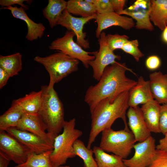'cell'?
Instances as JSON below:
<instances>
[{"label":"cell","mask_w":167,"mask_h":167,"mask_svg":"<svg viewBox=\"0 0 167 167\" xmlns=\"http://www.w3.org/2000/svg\"><path fill=\"white\" fill-rule=\"evenodd\" d=\"M127 71L135 74L125 63L116 61L105 68L98 82L90 86L86 91L84 101L90 113L102 100L108 98L113 101L119 94L129 91L135 85L137 81L126 77Z\"/></svg>","instance_id":"6da1fadb"},{"label":"cell","mask_w":167,"mask_h":167,"mask_svg":"<svg viewBox=\"0 0 167 167\" xmlns=\"http://www.w3.org/2000/svg\"><path fill=\"white\" fill-rule=\"evenodd\" d=\"M129 91L123 92L112 101L108 98L101 100L91 114V127L87 147L91 149L92 144L99 134L105 129L111 128L114 121L121 118L124 129L129 130L126 118V110L129 108Z\"/></svg>","instance_id":"7a4b0ae2"},{"label":"cell","mask_w":167,"mask_h":167,"mask_svg":"<svg viewBox=\"0 0 167 167\" xmlns=\"http://www.w3.org/2000/svg\"><path fill=\"white\" fill-rule=\"evenodd\" d=\"M42 100L38 114L47 127V133L55 138L63 129L65 121L62 103L54 87H41Z\"/></svg>","instance_id":"3957f363"},{"label":"cell","mask_w":167,"mask_h":167,"mask_svg":"<svg viewBox=\"0 0 167 167\" xmlns=\"http://www.w3.org/2000/svg\"><path fill=\"white\" fill-rule=\"evenodd\" d=\"M75 118L65 121L62 133L54 139L53 149L50 156L54 167L63 165L68 159L76 156L74 152L73 145L83 132L75 128Z\"/></svg>","instance_id":"277c9868"},{"label":"cell","mask_w":167,"mask_h":167,"mask_svg":"<svg viewBox=\"0 0 167 167\" xmlns=\"http://www.w3.org/2000/svg\"><path fill=\"white\" fill-rule=\"evenodd\" d=\"M35 62L42 65L49 74V87L78 70L79 61L59 51L45 57L36 56Z\"/></svg>","instance_id":"5b68a950"},{"label":"cell","mask_w":167,"mask_h":167,"mask_svg":"<svg viewBox=\"0 0 167 167\" xmlns=\"http://www.w3.org/2000/svg\"><path fill=\"white\" fill-rule=\"evenodd\" d=\"M101 132L99 147L105 152L126 159L136 142L132 132L125 129L114 131L110 128Z\"/></svg>","instance_id":"8992f818"},{"label":"cell","mask_w":167,"mask_h":167,"mask_svg":"<svg viewBox=\"0 0 167 167\" xmlns=\"http://www.w3.org/2000/svg\"><path fill=\"white\" fill-rule=\"evenodd\" d=\"M75 36L72 31H67L62 37L58 38L53 41L49 46L51 50L61 51L69 56L81 62L84 66L89 68V62L95 58L94 54L96 51L89 52L85 51L73 40Z\"/></svg>","instance_id":"52a82bcc"},{"label":"cell","mask_w":167,"mask_h":167,"mask_svg":"<svg viewBox=\"0 0 167 167\" xmlns=\"http://www.w3.org/2000/svg\"><path fill=\"white\" fill-rule=\"evenodd\" d=\"M99 49L94 54L95 58L89 63L93 70V77L96 80L100 79L105 68L115 63L116 59L120 60V56L115 54L108 47L106 33L102 32L98 40Z\"/></svg>","instance_id":"ba28073f"},{"label":"cell","mask_w":167,"mask_h":167,"mask_svg":"<svg viewBox=\"0 0 167 167\" xmlns=\"http://www.w3.org/2000/svg\"><path fill=\"white\" fill-rule=\"evenodd\" d=\"M133 148V156L129 159H123L124 165L128 167H148L156 154L155 139L151 136L144 141L135 144Z\"/></svg>","instance_id":"9c48e42d"},{"label":"cell","mask_w":167,"mask_h":167,"mask_svg":"<svg viewBox=\"0 0 167 167\" xmlns=\"http://www.w3.org/2000/svg\"><path fill=\"white\" fill-rule=\"evenodd\" d=\"M0 151L15 163H24L32 152L14 137L6 131H0Z\"/></svg>","instance_id":"30bf717a"},{"label":"cell","mask_w":167,"mask_h":167,"mask_svg":"<svg viewBox=\"0 0 167 167\" xmlns=\"http://www.w3.org/2000/svg\"><path fill=\"white\" fill-rule=\"evenodd\" d=\"M151 10L150 0H137L119 15L129 16L135 19L136 29L152 31L154 30V27L150 19Z\"/></svg>","instance_id":"8fae6325"},{"label":"cell","mask_w":167,"mask_h":167,"mask_svg":"<svg viewBox=\"0 0 167 167\" xmlns=\"http://www.w3.org/2000/svg\"><path fill=\"white\" fill-rule=\"evenodd\" d=\"M96 14L87 18L76 17L72 16L65 9L58 21V24L66 28L68 31L73 32L76 36V42L84 49L90 48L89 42L86 39V33L83 32L84 25L95 19Z\"/></svg>","instance_id":"7c38bea8"},{"label":"cell","mask_w":167,"mask_h":167,"mask_svg":"<svg viewBox=\"0 0 167 167\" xmlns=\"http://www.w3.org/2000/svg\"><path fill=\"white\" fill-rule=\"evenodd\" d=\"M6 131L17 139L32 152L40 154L53 150V144L28 131L16 127L9 128Z\"/></svg>","instance_id":"4fadbf2b"},{"label":"cell","mask_w":167,"mask_h":167,"mask_svg":"<svg viewBox=\"0 0 167 167\" xmlns=\"http://www.w3.org/2000/svg\"><path fill=\"white\" fill-rule=\"evenodd\" d=\"M126 115L128 118V125L136 142L143 141L151 136L140 108L138 106L130 107Z\"/></svg>","instance_id":"5bb4252c"},{"label":"cell","mask_w":167,"mask_h":167,"mask_svg":"<svg viewBox=\"0 0 167 167\" xmlns=\"http://www.w3.org/2000/svg\"><path fill=\"white\" fill-rule=\"evenodd\" d=\"M95 19L97 25L96 35L98 38L103 30L113 26H119L126 30L135 26L134 22L131 17L122 16L115 12L104 14H97Z\"/></svg>","instance_id":"9a60e30c"},{"label":"cell","mask_w":167,"mask_h":167,"mask_svg":"<svg viewBox=\"0 0 167 167\" xmlns=\"http://www.w3.org/2000/svg\"><path fill=\"white\" fill-rule=\"evenodd\" d=\"M16 128L34 134L54 145V139L47 133L46 126L38 114L24 113Z\"/></svg>","instance_id":"2e32d148"},{"label":"cell","mask_w":167,"mask_h":167,"mask_svg":"<svg viewBox=\"0 0 167 167\" xmlns=\"http://www.w3.org/2000/svg\"><path fill=\"white\" fill-rule=\"evenodd\" d=\"M1 9L9 10L14 18L22 20L26 23L28 32L26 38L28 40L32 41L41 39L43 36L45 30L44 24L41 23H36L32 20L27 15L25 9L22 7L9 6Z\"/></svg>","instance_id":"e0dca14e"},{"label":"cell","mask_w":167,"mask_h":167,"mask_svg":"<svg viewBox=\"0 0 167 167\" xmlns=\"http://www.w3.org/2000/svg\"><path fill=\"white\" fill-rule=\"evenodd\" d=\"M154 100L152 92L149 81L140 76L137 83L129 91L128 104L130 107H135Z\"/></svg>","instance_id":"ac0fdd59"},{"label":"cell","mask_w":167,"mask_h":167,"mask_svg":"<svg viewBox=\"0 0 167 167\" xmlns=\"http://www.w3.org/2000/svg\"><path fill=\"white\" fill-rule=\"evenodd\" d=\"M161 105L154 100L142 105L140 108L145 121L151 132L161 133L160 127Z\"/></svg>","instance_id":"d6986e66"},{"label":"cell","mask_w":167,"mask_h":167,"mask_svg":"<svg viewBox=\"0 0 167 167\" xmlns=\"http://www.w3.org/2000/svg\"><path fill=\"white\" fill-rule=\"evenodd\" d=\"M149 81L154 100L160 104H167V75L155 72L150 74Z\"/></svg>","instance_id":"ffe728a7"},{"label":"cell","mask_w":167,"mask_h":167,"mask_svg":"<svg viewBox=\"0 0 167 167\" xmlns=\"http://www.w3.org/2000/svg\"><path fill=\"white\" fill-rule=\"evenodd\" d=\"M42 100V91H32L13 101L18 105L24 113L38 114Z\"/></svg>","instance_id":"44dd1931"},{"label":"cell","mask_w":167,"mask_h":167,"mask_svg":"<svg viewBox=\"0 0 167 167\" xmlns=\"http://www.w3.org/2000/svg\"><path fill=\"white\" fill-rule=\"evenodd\" d=\"M150 19L163 31L167 26V0H151Z\"/></svg>","instance_id":"7402d4cb"},{"label":"cell","mask_w":167,"mask_h":167,"mask_svg":"<svg viewBox=\"0 0 167 167\" xmlns=\"http://www.w3.org/2000/svg\"><path fill=\"white\" fill-rule=\"evenodd\" d=\"M67 3L65 0H48L47 5L43 10V14L51 28L58 25L63 12L66 9Z\"/></svg>","instance_id":"603a6c76"},{"label":"cell","mask_w":167,"mask_h":167,"mask_svg":"<svg viewBox=\"0 0 167 167\" xmlns=\"http://www.w3.org/2000/svg\"><path fill=\"white\" fill-rule=\"evenodd\" d=\"M24 113L20 107L13 101L11 107L0 116V131L16 127Z\"/></svg>","instance_id":"cb8c5ba5"},{"label":"cell","mask_w":167,"mask_h":167,"mask_svg":"<svg viewBox=\"0 0 167 167\" xmlns=\"http://www.w3.org/2000/svg\"><path fill=\"white\" fill-rule=\"evenodd\" d=\"M92 150L97 167H123L125 165L123 159L120 156L108 154L99 146H94Z\"/></svg>","instance_id":"d4e9b609"},{"label":"cell","mask_w":167,"mask_h":167,"mask_svg":"<svg viewBox=\"0 0 167 167\" xmlns=\"http://www.w3.org/2000/svg\"><path fill=\"white\" fill-rule=\"evenodd\" d=\"M22 55L19 53L0 56V67L5 70L10 77L18 75L22 68Z\"/></svg>","instance_id":"484cf974"},{"label":"cell","mask_w":167,"mask_h":167,"mask_svg":"<svg viewBox=\"0 0 167 167\" xmlns=\"http://www.w3.org/2000/svg\"><path fill=\"white\" fill-rule=\"evenodd\" d=\"M66 10L70 14L87 18L96 14L94 5L83 0H69L67 1Z\"/></svg>","instance_id":"4316f807"},{"label":"cell","mask_w":167,"mask_h":167,"mask_svg":"<svg viewBox=\"0 0 167 167\" xmlns=\"http://www.w3.org/2000/svg\"><path fill=\"white\" fill-rule=\"evenodd\" d=\"M52 151L40 154L31 152L24 163L15 167H54L50 158Z\"/></svg>","instance_id":"83f0119b"},{"label":"cell","mask_w":167,"mask_h":167,"mask_svg":"<svg viewBox=\"0 0 167 167\" xmlns=\"http://www.w3.org/2000/svg\"><path fill=\"white\" fill-rule=\"evenodd\" d=\"M74 153L83 160L84 167H97L95 158L93 157V150L86 147L82 140L77 139L73 145Z\"/></svg>","instance_id":"f1b7e54d"},{"label":"cell","mask_w":167,"mask_h":167,"mask_svg":"<svg viewBox=\"0 0 167 167\" xmlns=\"http://www.w3.org/2000/svg\"><path fill=\"white\" fill-rule=\"evenodd\" d=\"M129 37L125 35L118 34H108L106 35V41L109 48L113 51L116 49H122Z\"/></svg>","instance_id":"f546056e"},{"label":"cell","mask_w":167,"mask_h":167,"mask_svg":"<svg viewBox=\"0 0 167 167\" xmlns=\"http://www.w3.org/2000/svg\"><path fill=\"white\" fill-rule=\"evenodd\" d=\"M139 45L137 40H128L124 44L122 49L131 55L135 61L138 62L140 58L144 56V54L139 49Z\"/></svg>","instance_id":"4dcf8cb0"},{"label":"cell","mask_w":167,"mask_h":167,"mask_svg":"<svg viewBox=\"0 0 167 167\" xmlns=\"http://www.w3.org/2000/svg\"><path fill=\"white\" fill-rule=\"evenodd\" d=\"M94 5L97 14L114 12L111 0H94Z\"/></svg>","instance_id":"1f68e13d"},{"label":"cell","mask_w":167,"mask_h":167,"mask_svg":"<svg viewBox=\"0 0 167 167\" xmlns=\"http://www.w3.org/2000/svg\"><path fill=\"white\" fill-rule=\"evenodd\" d=\"M148 167H167V152L156 150L154 159Z\"/></svg>","instance_id":"d6a6232c"},{"label":"cell","mask_w":167,"mask_h":167,"mask_svg":"<svg viewBox=\"0 0 167 167\" xmlns=\"http://www.w3.org/2000/svg\"><path fill=\"white\" fill-rule=\"evenodd\" d=\"M160 127L161 133L164 135L167 132V104L161 105Z\"/></svg>","instance_id":"836d02e7"},{"label":"cell","mask_w":167,"mask_h":167,"mask_svg":"<svg viewBox=\"0 0 167 167\" xmlns=\"http://www.w3.org/2000/svg\"><path fill=\"white\" fill-rule=\"evenodd\" d=\"M145 66L148 69L153 71L158 69L161 66V61L157 55H152L149 56L145 61Z\"/></svg>","instance_id":"e575fe53"},{"label":"cell","mask_w":167,"mask_h":167,"mask_svg":"<svg viewBox=\"0 0 167 167\" xmlns=\"http://www.w3.org/2000/svg\"><path fill=\"white\" fill-rule=\"evenodd\" d=\"M28 1L26 0H0V5L2 7H7L12 6V5L15 4H18L26 10L28 9V6L24 4V2Z\"/></svg>","instance_id":"d590c367"},{"label":"cell","mask_w":167,"mask_h":167,"mask_svg":"<svg viewBox=\"0 0 167 167\" xmlns=\"http://www.w3.org/2000/svg\"><path fill=\"white\" fill-rule=\"evenodd\" d=\"M126 1L125 0H111L114 12L119 15L124 10Z\"/></svg>","instance_id":"8d00e7d4"},{"label":"cell","mask_w":167,"mask_h":167,"mask_svg":"<svg viewBox=\"0 0 167 167\" xmlns=\"http://www.w3.org/2000/svg\"><path fill=\"white\" fill-rule=\"evenodd\" d=\"M10 77L9 75L0 67V89H2L6 84Z\"/></svg>","instance_id":"74e56055"},{"label":"cell","mask_w":167,"mask_h":167,"mask_svg":"<svg viewBox=\"0 0 167 167\" xmlns=\"http://www.w3.org/2000/svg\"><path fill=\"white\" fill-rule=\"evenodd\" d=\"M164 135V137L159 140L156 148V150L167 152V132Z\"/></svg>","instance_id":"f35d334b"},{"label":"cell","mask_w":167,"mask_h":167,"mask_svg":"<svg viewBox=\"0 0 167 167\" xmlns=\"http://www.w3.org/2000/svg\"><path fill=\"white\" fill-rule=\"evenodd\" d=\"M11 161L7 155L0 151V167H7Z\"/></svg>","instance_id":"ab89813d"},{"label":"cell","mask_w":167,"mask_h":167,"mask_svg":"<svg viewBox=\"0 0 167 167\" xmlns=\"http://www.w3.org/2000/svg\"><path fill=\"white\" fill-rule=\"evenodd\" d=\"M161 38L163 41L167 44V26L162 31Z\"/></svg>","instance_id":"60d3db41"},{"label":"cell","mask_w":167,"mask_h":167,"mask_svg":"<svg viewBox=\"0 0 167 167\" xmlns=\"http://www.w3.org/2000/svg\"><path fill=\"white\" fill-rule=\"evenodd\" d=\"M87 3L92 5H94V0H84Z\"/></svg>","instance_id":"b9f144b4"},{"label":"cell","mask_w":167,"mask_h":167,"mask_svg":"<svg viewBox=\"0 0 167 167\" xmlns=\"http://www.w3.org/2000/svg\"><path fill=\"white\" fill-rule=\"evenodd\" d=\"M59 167H70V166L69 165H61Z\"/></svg>","instance_id":"7bdbcfd3"},{"label":"cell","mask_w":167,"mask_h":167,"mask_svg":"<svg viewBox=\"0 0 167 167\" xmlns=\"http://www.w3.org/2000/svg\"><path fill=\"white\" fill-rule=\"evenodd\" d=\"M123 167H128L126 166L125 165H124Z\"/></svg>","instance_id":"ee69618b"}]
</instances>
